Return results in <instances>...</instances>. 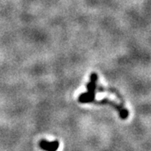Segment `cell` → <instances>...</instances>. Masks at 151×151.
<instances>
[{"instance_id":"1","label":"cell","mask_w":151,"mask_h":151,"mask_svg":"<svg viewBox=\"0 0 151 151\" xmlns=\"http://www.w3.org/2000/svg\"><path fill=\"white\" fill-rule=\"evenodd\" d=\"M98 76L97 73L92 72L90 76V81L86 85L87 92L81 94L78 97V102L81 103H91L95 101L97 92Z\"/></svg>"},{"instance_id":"2","label":"cell","mask_w":151,"mask_h":151,"mask_svg":"<svg viewBox=\"0 0 151 151\" xmlns=\"http://www.w3.org/2000/svg\"><path fill=\"white\" fill-rule=\"evenodd\" d=\"M94 103H97V104H99V105H111L113 108H114L115 109H117V111L119 112V116H120V118L122 119H126L128 117H129V111L127 110V109H125L124 108V106L123 105H121V104H118V103H116L115 102H113V101H111V100H109L108 98H103L102 100H100V101H94L93 102Z\"/></svg>"},{"instance_id":"3","label":"cell","mask_w":151,"mask_h":151,"mask_svg":"<svg viewBox=\"0 0 151 151\" xmlns=\"http://www.w3.org/2000/svg\"><path fill=\"white\" fill-rule=\"evenodd\" d=\"M40 146L41 149L45 151H56L59 148V143L57 141L55 142H47L45 140H42L40 143Z\"/></svg>"}]
</instances>
